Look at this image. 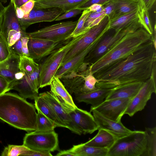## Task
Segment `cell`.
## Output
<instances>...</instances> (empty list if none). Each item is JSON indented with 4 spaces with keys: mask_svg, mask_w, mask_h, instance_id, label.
Wrapping results in <instances>:
<instances>
[{
    "mask_svg": "<svg viewBox=\"0 0 156 156\" xmlns=\"http://www.w3.org/2000/svg\"><path fill=\"white\" fill-rule=\"evenodd\" d=\"M156 61V48L151 40L126 58L93 75L98 89H112L126 83L144 82L150 77Z\"/></svg>",
    "mask_w": 156,
    "mask_h": 156,
    "instance_id": "1",
    "label": "cell"
},
{
    "mask_svg": "<svg viewBox=\"0 0 156 156\" xmlns=\"http://www.w3.org/2000/svg\"><path fill=\"white\" fill-rule=\"evenodd\" d=\"M36 109L34 105L16 94L0 95V119L14 128L28 132L36 130Z\"/></svg>",
    "mask_w": 156,
    "mask_h": 156,
    "instance_id": "2",
    "label": "cell"
},
{
    "mask_svg": "<svg viewBox=\"0 0 156 156\" xmlns=\"http://www.w3.org/2000/svg\"><path fill=\"white\" fill-rule=\"evenodd\" d=\"M151 40V35L143 27L126 34L90 65L91 73L94 75L99 73L126 58Z\"/></svg>",
    "mask_w": 156,
    "mask_h": 156,
    "instance_id": "3",
    "label": "cell"
},
{
    "mask_svg": "<svg viewBox=\"0 0 156 156\" xmlns=\"http://www.w3.org/2000/svg\"><path fill=\"white\" fill-rule=\"evenodd\" d=\"M83 34L68 39L65 43L50 54L39 66V88L50 85L57 71L61 67L66 54Z\"/></svg>",
    "mask_w": 156,
    "mask_h": 156,
    "instance_id": "4",
    "label": "cell"
},
{
    "mask_svg": "<svg viewBox=\"0 0 156 156\" xmlns=\"http://www.w3.org/2000/svg\"><path fill=\"white\" fill-rule=\"evenodd\" d=\"M142 27L138 17L119 30H116L109 28L104 34L97 45L85 57L84 62L90 65L94 63L125 35Z\"/></svg>",
    "mask_w": 156,
    "mask_h": 156,
    "instance_id": "5",
    "label": "cell"
},
{
    "mask_svg": "<svg viewBox=\"0 0 156 156\" xmlns=\"http://www.w3.org/2000/svg\"><path fill=\"white\" fill-rule=\"evenodd\" d=\"M144 131H132L116 140L108 149L107 156H142L146 147Z\"/></svg>",
    "mask_w": 156,
    "mask_h": 156,
    "instance_id": "6",
    "label": "cell"
},
{
    "mask_svg": "<svg viewBox=\"0 0 156 156\" xmlns=\"http://www.w3.org/2000/svg\"><path fill=\"white\" fill-rule=\"evenodd\" d=\"M23 144L36 151L51 152L58 149V134L55 131L41 132L36 130L26 133Z\"/></svg>",
    "mask_w": 156,
    "mask_h": 156,
    "instance_id": "7",
    "label": "cell"
},
{
    "mask_svg": "<svg viewBox=\"0 0 156 156\" xmlns=\"http://www.w3.org/2000/svg\"><path fill=\"white\" fill-rule=\"evenodd\" d=\"M78 22L68 21L45 27L37 30L27 33L29 38L41 39L61 43L68 40L74 30Z\"/></svg>",
    "mask_w": 156,
    "mask_h": 156,
    "instance_id": "8",
    "label": "cell"
},
{
    "mask_svg": "<svg viewBox=\"0 0 156 156\" xmlns=\"http://www.w3.org/2000/svg\"><path fill=\"white\" fill-rule=\"evenodd\" d=\"M109 22L108 17L105 16L99 24L90 28L66 54L61 66L87 48L104 33L109 28Z\"/></svg>",
    "mask_w": 156,
    "mask_h": 156,
    "instance_id": "9",
    "label": "cell"
},
{
    "mask_svg": "<svg viewBox=\"0 0 156 156\" xmlns=\"http://www.w3.org/2000/svg\"><path fill=\"white\" fill-rule=\"evenodd\" d=\"M40 67L31 74H25L20 80L15 81L9 85V90L17 91L21 97L35 100L39 96L38 78Z\"/></svg>",
    "mask_w": 156,
    "mask_h": 156,
    "instance_id": "10",
    "label": "cell"
},
{
    "mask_svg": "<svg viewBox=\"0 0 156 156\" xmlns=\"http://www.w3.org/2000/svg\"><path fill=\"white\" fill-rule=\"evenodd\" d=\"M132 99L115 98L105 100L98 106L91 107L90 109L95 110L107 118L115 121H120Z\"/></svg>",
    "mask_w": 156,
    "mask_h": 156,
    "instance_id": "11",
    "label": "cell"
},
{
    "mask_svg": "<svg viewBox=\"0 0 156 156\" xmlns=\"http://www.w3.org/2000/svg\"><path fill=\"white\" fill-rule=\"evenodd\" d=\"M153 93H156V85L150 77L144 83L138 93L131 99L124 115L131 117L143 110Z\"/></svg>",
    "mask_w": 156,
    "mask_h": 156,
    "instance_id": "12",
    "label": "cell"
},
{
    "mask_svg": "<svg viewBox=\"0 0 156 156\" xmlns=\"http://www.w3.org/2000/svg\"><path fill=\"white\" fill-rule=\"evenodd\" d=\"M67 40L61 43H55L47 40L29 38L28 43L29 57L34 60H40L49 55Z\"/></svg>",
    "mask_w": 156,
    "mask_h": 156,
    "instance_id": "13",
    "label": "cell"
},
{
    "mask_svg": "<svg viewBox=\"0 0 156 156\" xmlns=\"http://www.w3.org/2000/svg\"><path fill=\"white\" fill-rule=\"evenodd\" d=\"M39 95L42 97L50 106L59 120L66 128L74 133L79 135L81 134L74 123L69 113L58 102L50 91L40 93Z\"/></svg>",
    "mask_w": 156,
    "mask_h": 156,
    "instance_id": "14",
    "label": "cell"
},
{
    "mask_svg": "<svg viewBox=\"0 0 156 156\" xmlns=\"http://www.w3.org/2000/svg\"><path fill=\"white\" fill-rule=\"evenodd\" d=\"M69 113L81 134H91L98 129V126L90 112L77 107Z\"/></svg>",
    "mask_w": 156,
    "mask_h": 156,
    "instance_id": "15",
    "label": "cell"
},
{
    "mask_svg": "<svg viewBox=\"0 0 156 156\" xmlns=\"http://www.w3.org/2000/svg\"><path fill=\"white\" fill-rule=\"evenodd\" d=\"M90 112L93 113L98 129H102L107 131L117 139L129 134L132 131L124 126L121 121L117 122L107 118L92 109H90Z\"/></svg>",
    "mask_w": 156,
    "mask_h": 156,
    "instance_id": "16",
    "label": "cell"
},
{
    "mask_svg": "<svg viewBox=\"0 0 156 156\" xmlns=\"http://www.w3.org/2000/svg\"><path fill=\"white\" fill-rule=\"evenodd\" d=\"M50 85V91L67 112L77 108L70 94L59 78L55 76Z\"/></svg>",
    "mask_w": 156,
    "mask_h": 156,
    "instance_id": "17",
    "label": "cell"
},
{
    "mask_svg": "<svg viewBox=\"0 0 156 156\" xmlns=\"http://www.w3.org/2000/svg\"><path fill=\"white\" fill-rule=\"evenodd\" d=\"M104 33L100 36L87 48L62 66L57 71L55 76L60 79L69 73L76 71L84 63L85 57L97 45Z\"/></svg>",
    "mask_w": 156,
    "mask_h": 156,
    "instance_id": "18",
    "label": "cell"
},
{
    "mask_svg": "<svg viewBox=\"0 0 156 156\" xmlns=\"http://www.w3.org/2000/svg\"><path fill=\"white\" fill-rule=\"evenodd\" d=\"M11 30L23 31L20 26L14 6L10 2L5 7L3 12L0 32L7 40L8 33Z\"/></svg>",
    "mask_w": 156,
    "mask_h": 156,
    "instance_id": "19",
    "label": "cell"
},
{
    "mask_svg": "<svg viewBox=\"0 0 156 156\" xmlns=\"http://www.w3.org/2000/svg\"><path fill=\"white\" fill-rule=\"evenodd\" d=\"M144 82H136L118 86L113 88L105 100L115 98H133L138 93Z\"/></svg>",
    "mask_w": 156,
    "mask_h": 156,
    "instance_id": "20",
    "label": "cell"
},
{
    "mask_svg": "<svg viewBox=\"0 0 156 156\" xmlns=\"http://www.w3.org/2000/svg\"><path fill=\"white\" fill-rule=\"evenodd\" d=\"M20 58L19 55L12 52L8 58L0 62V75L4 77L9 84L15 80V75L20 71L19 67Z\"/></svg>",
    "mask_w": 156,
    "mask_h": 156,
    "instance_id": "21",
    "label": "cell"
},
{
    "mask_svg": "<svg viewBox=\"0 0 156 156\" xmlns=\"http://www.w3.org/2000/svg\"><path fill=\"white\" fill-rule=\"evenodd\" d=\"M112 89H99L83 94H74L75 99L78 102H84L94 108L100 105L106 98Z\"/></svg>",
    "mask_w": 156,
    "mask_h": 156,
    "instance_id": "22",
    "label": "cell"
},
{
    "mask_svg": "<svg viewBox=\"0 0 156 156\" xmlns=\"http://www.w3.org/2000/svg\"><path fill=\"white\" fill-rule=\"evenodd\" d=\"M96 135L93 138L84 143L85 145L108 149L113 145L117 138L107 131L99 129Z\"/></svg>",
    "mask_w": 156,
    "mask_h": 156,
    "instance_id": "23",
    "label": "cell"
},
{
    "mask_svg": "<svg viewBox=\"0 0 156 156\" xmlns=\"http://www.w3.org/2000/svg\"><path fill=\"white\" fill-rule=\"evenodd\" d=\"M68 151L74 156H107L108 149L88 146L82 143L73 145Z\"/></svg>",
    "mask_w": 156,
    "mask_h": 156,
    "instance_id": "24",
    "label": "cell"
},
{
    "mask_svg": "<svg viewBox=\"0 0 156 156\" xmlns=\"http://www.w3.org/2000/svg\"><path fill=\"white\" fill-rule=\"evenodd\" d=\"M75 0H38L35 1L34 6L37 9L58 8L62 9L65 12L75 9Z\"/></svg>",
    "mask_w": 156,
    "mask_h": 156,
    "instance_id": "25",
    "label": "cell"
},
{
    "mask_svg": "<svg viewBox=\"0 0 156 156\" xmlns=\"http://www.w3.org/2000/svg\"><path fill=\"white\" fill-rule=\"evenodd\" d=\"M64 13L65 12L62 9L58 8L43 9H37L36 8L35 17L33 24L39 22L55 21L58 16Z\"/></svg>",
    "mask_w": 156,
    "mask_h": 156,
    "instance_id": "26",
    "label": "cell"
},
{
    "mask_svg": "<svg viewBox=\"0 0 156 156\" xmlns=\"http://www.w3.org/2000/svg\"><path fill=\"white\" fill-rule=\"evenodd\" d=\"M34 105L36 109H38L45 116L52 121L56 127L66 128L59 120L55 112L44 98L39 95L34 100Z\"/></svg>",
    "mask_w": 156,
    "mask_h": 156,
    "instance_id": "27",
    "label": "cell"
},
{
    "mask_svg": "<svg viewBox=\"0 0 156 156\" xmlns=\"http://www.w3.org/2000/svg\"><path fill=\"white\" fill-rule=\"evenodd\" d=\"M114 1L115 10L112 20L122 15L135 11L140 8V2L133 0H114Z\"/></svg>",
    "mask_w": 156,
    "mask_h": 156,
    "instance_id": "28",
    "label": "cell"
},
{
    "mask_svg": "<svg viewBox=\"0 0 156 156\" xmlns=\"http://www.w3.org/2000/svg\"><path fill=\"white\" fill-rule=\"evenodd\" d=\"M145 150L142 156H156V127H146Z\"/></svg>",
    "mask_w": 156,
    "mask_h": 156,
    "instance_id": "29",
    "label": "cell"
},
{
    "mask_svg": "<svg viewBox=\"0 0 156 156\" xmlns=\"http://www.w3.org/2000/svg\"><path fill=\"white\" fill-rule=\"evenodd\" d=\"M139 9L133 12L120 16L110 21L109 28L117 30L127 26L138 18V13Z\"/></svg>",
    "mask_w": 156,
    "mask_h": 156,
    "instance_id": "30",
    "label": "cell"
},
{
    "mask_svg": "<svg viewBox=\"0 0 156 156\" xmlns=\"http://www.w3.org/2000/svg\"><path fill=\"white\" fill-rule=\"evenodd\" d=\"M148 11L140 5L138 13V17L142 27L151 35L152 41L156 32L154 26H152L149 18Z\"/></svg>",
    "mask_w": 156,
    "mask_h": 156,
    "instance_id": "31",
    "label": "cell"
},
{
    "mask_svg": "<svg viewBox=\"0 0 156 156\" xmlns=\"http://www.w3.org/2000/svg\"><path fill=\"white\" fill-rule=\"evenodd\" d=\"M19 67L20 70L24 74H30L39 67V66L32 58L23 55L20 56Z\"/></svg>",
    "mask_w": 156,
    "mask_h": 156,
    "instance_id": "32",
    "label": "cell"
},
{
    "mask_svg": "<svg viewBox=\"0 0 156 156\" xmlns=\"http://www.w3.org/2000/svg\"><path fill=\"white\" fill-rule=\"evenodd\" d=\"M37 111V129L41 132H46L54 130L56 127L55 124L38 109Z\"/></svg>",
    "mask_w": 156,
    "mask_h": 156,
    "instance_id": "33",
    "label": "cell"
},
{
    "mask_svg": "<svg viewBox=\"0 0 156 156\" xmlns=\"http://www.w3.org/2000/svg\"><path fill=\"white\" fill-rule=\"evenodd\" d=\"M90 12L88 9L83 11L82 15L78 20L74 30L69 37L68 39L83 34L90 29L85 28L84 25L86 20Z\"/></svg>",
    "mask_w": 156,
    "mask_h": 156,
    "instance_id": "34",
    "label": "cell"
},
{
    "mask_svg": "<svg viewBox=\"0 0 156 156\" xmlns=\"http://www.w3.org/2000/svg\"><path fill=\"white\" fill-rule=\"evenodd\" d=\"M30 149L23 144L21 145L9 144L5 147L1 156H26Z\"/></svg>",
    "mask_w": 156,
    "mask_h": 156,
    "instance_id": "35",
    "label": "cell"
},
{
    "mask_svg": "<svg viewBox=\"0 0 156 156\" xmlns=\"http://www.w3.org/2000/svg\"><path fill=\"white\" fill-rule=\"evenodd\" d=\"M12 52L6 39L0 32V62L8 58Z\"/></svg>",
    "mask_w": 156,
    "mask_h": 156,
    "instance_id": "36",
    "label": "cell"
},
{
    "mask_svg": "<svg viewBox=\"0 0 156 156\" xmlns=\"http://www.w3.org/2000/svg\"><path fill=\"white\" fill-rule=\"evenodd\" d=\"M97 82V80L90 72L87 76L85 85L80 94L88 93L99 89L96 86Z\"/></svg>",
    "mask_w": 156,
    "mask_h": 156,
    "instance_id": "37",
    "label": "cell"
},
{
    "mask_svg": "<svg viewBox=\"0 0 156 156\" xmlns=\"http://www.w3.org/2000/svg\"><path fill=\"white\" fill-rule=\"evenodd\" d=\"M24 32H26L10 30L8 33L6 40L9 45L11 47L13 45L21 38Z\"/></svg>",
    "mask_w": 156,
    "mask_h": 156,
    "instance_id": "38",
    "label": "cell"
},
{
    "mask_svg": "<svg viewBox=\"0 0 156 156\" xmlns=\"http://www.w3.org/2000/svg\"><path fill=\"white\" fill-rule=\"evenodd\" d=\"M102 6L103 12L105 15L108 17L110 22L112 20L115 12V5L114 0L110 1Z\"/></svg>",
    "mask_w": 156,
    "mask_h": 156,
    "instance_id": "39",
    "label": "cell"
},
{
    "mask_svg": "<svg viewBox=\"0 0 156 156\" xmlns=\"http://www.w3.org/2000/svg\"><path fill=\"white\" fill-rule=\"evenodd\" d=\"M113 0H87L86 2L78 6L76 8L83 10L88 8L94 4L103 5L108 2Z\"/></svg>",
    "mask_w": 156,
    "mask_h": 156,
    "instance_id": "40",
    "label": "cell"
},
{
    "mask_svg": "<svg viewBox=\"0 0 156 156\" xmlns=\"http://www.w3.org/2000/svg\"><path fill=\"white\" fill-rule=\"evenodd\" d=\"M83 11L80 9H75L68 11L64 14L58 16L55 21H60L74 17L81 13Z\"/></svg>",
    "mask_w": 156,
    "mask_h": 156,
    "instance_id": "41",
    "label": "cell"
},
{
    "mask_svg": "<svg viewBox=\"0 0 156 156\" xmlns=\"http://www.w3.org/2000/svg\"><path fill=\"white\" fill-rule=\"evenodd\" d=\"M35 2L34 0H30L20 7L24 14V17L21 19H25L27 18L29 13L34 6Z\"/></svg>",
    "mask_w": 156,
    "mask_h": 156,
    "instance_id": "42",
    "label": "cell"
},
{
    "mask_svg": "<svg viewBox=\"0 0 156 156\" xmlns=\"http://www.w3.org/2000/svg\"><path fill=\"white\" fill-rule=\"evenodd\" d=\"M102 15H105L103 11L101 12H91L86 20L84 24V27L86 28L90 29L88 28V27L90 24L97 18Z\"/></svg>",
    "mask_w": 156,
    "mask_h": 156,
    "instance_id": "43",
    "label": "cell"
},
{
    "mask_svg": "<svg viewBox=\"0 0 156 156\" xmlns=\"http://www.w3.org/2000/svg\"><path fill=\"white\" fill-rule=\"evenodd\" d=\"M20 39L22 43L23 55L29 57V54L28 47L29 38L26 32H24L23 34Z\"/></svg>",
    "mask_w": 156,
    "mask_h": 156,
    "instance_id": "44",
    "label": "cell"
},
{
    "mask_svg": "<svg viewBox=\"0 0 156 156\" xmlns=\"http://www.w3.org/2000/svg\"><path fill=\"white\" fill-rule=\"evenodd\" d=\"M9 85L8 81L0 75V95L9 91Z\"/></svg>",
    "mask_w": 156,
    "mask_h": 156,
    "instance_id": "45",
    "label": "cell"
},
{
    "mask_svg": "<svg viewBox=\"0 0 156 156\" xmlns=\"http://www.w3.org/2000/svg\"><path fill=\"white\" fill-rule=\"evenodd\" d=\"M12 51L20 56H23L22 45L21 39L16 41L13 45L10 47Z\"/></svg>",
    "mask_w": 156,
    "mask_h": 156,
    "instance_id": "46",
    "label": "cell"
},
{
    "mask_svg": "<svg viewBox=\"0 0 156 156\" xmlns=\"http://www.w3.org/2000/svg\"><path fill=\"white\" fill-rule=\"evenodd\" d=\"M156 0H140V5L149 11L155 4Z\"/></svg>",
    "mask_w": 156,
    "mask_h": 156,
    "instance_id": "47",
    "label": "cell"
},
{
    "mask_svg": "<svg viewBox=\"0 0 156 156\" xmlns=\"http://www.w3.org/2000/svg\"><path fill=\"white\" fill-rule=\"evenodd\" d=\"M51 152H41L31 149L28 151L26 156H52Z\"/></svg>",
    "mask_w": 156,
    "mask_h": 156,
    "instance_id": "48",
    "label": "cell"
},
{
    "mask_svg": "<svg viewBox=\"0 0 156 156\" xmlns=\"http://www.w3.org/2000/svg\"><path fill=\"white\" fill-rule=\"evenodd\" d=\"M90 12H101L103 11V9L102 6L97 4L92 5L88 8Z\"/></svg>",
    "mask_w": 156,
    "mask_h": 156,
    "instance_id": "49",
    "label": "cell"
},
{
    "mask_svg": "<svg viewBox=\"0 0 156 156\" xmlns=\"http://www.w3.org/2000/svg\"><path fill=\"white\" fill-rule=\"evenodd\" d=\"M30 0H10V1L13 5L15 9L17 8L20 7L25 3ZM35 1L38 0H34Z\"/></svg>",
    "mask_w": 156,
    "mask_h": 156,
    "instance_id": "50",
    "label": "cell"
},
{
    "mask_svg": "<svg viewBox=\"0 0 156 156\" xmlns=\"http://www.w3.org/2000/svg\"><path fill=\"white\" fill-rule=\"evenodd\" d=\"M105 16V15H102L97 18L90 24L88 28H90L99 24L102 20L104 18Z\"/></svg>",
    "mask_w": 156,
    "mask_h": 156,
    "instance_id": "51",
    "label": "cell"
},
{
    "mask_svg": "<svg viewBox=\"0 0 156 156\" xmlns=\"http://www.w3.org/2000/svg\"><path fill=\"white\" fill-rule=\"evenodd\" d=\"M56 156H74L73 154L69 152L68 150L60 151L56 155Z\"/></svg>",
    "mask_w": 156,
    "mask_h": 156,
    "instance_id": "52",
    "label": "cell"
},
{
    "mask_svg": "<svg viewBox=\"0 0 156 156\" xmlns=\"http://www.w3.org/2000/svg\"><path fill=\"white\" fill-rule=\"evenodd\" d=\"M24 75V73L20 70L16 73L15 75V81L21 80L23 78Z\"/></svg>",
    "mask_w": 156,
    "mask_h": 156,
    "instance_id": "53",
    "label": "cell"
},
{
    "mask_svg": "<svg viewBox=\"0 0 156 156\" xmlns=\"http://www.w3.org/2000/svg\"><path fill=\"white\" fill-rule=\"evenodd\" d=\"M87 0H75L74 2V6L75 9L82 4Z\"/></svg>",
    "mask_w": 156,
    "mask_h": 156,
    "instance_id": "54",
    "label": "cell"
},
{
    "mask_svg": "<svg viewBox=\"0 0 156 156\" xmlns=\"http://www.w3.org/2000/svg\"><path fill=\"white\" fill-rule=\"evenodd\" d=\"M5 7L3 5L2 2L0 0V14L2 13L5 9Z\"/></svg>",
    "mask_w": 156,
    "mask_h": 156,
    "instance_id": "55",
    "label": "cell"
},
{
    "mask_svg": "<svg viewBox=\"0 0 156 156\" xmlns=\"http://www.w3.org/2000/svg\"><path fill=\"white\" fill-rule=\"evenodd\" d=\"M3 12L2 13L0 14V29L1 27L2 20Z\"/></svg>",
    "mask_w": 156,
    "mask_h": 156,
    "instance_id": "56",
    "label": "cell"
},
{
    "mask_svg": "<svg viewBox=\"0 0 156 156\" xmlns=\"http://www.w3.org/2000/svg\"><path fill=\"white\" fill-rule=\"evenodd\" d=\"M3 3H5L7 2V0H0Z\"/></svg>",
    "mask_w": 156,
    "mask_h": 156,
    "instance_id": "57",
    "label": "cell"
},
{
    "mask_svg": "<svg viewBox=\"0 0 156 156\" xmlns=\"http://www.w3.org/2000/svg\"><path fill=\"white\" fill-rule=\"evenodd\" d=\"M133 0L140 2V0Z\"/></svg>",
    "mask_w": 156,
    "mask_h": 156,
    "instance_id": "58",
    "label": "cell"
}]
</instances>
